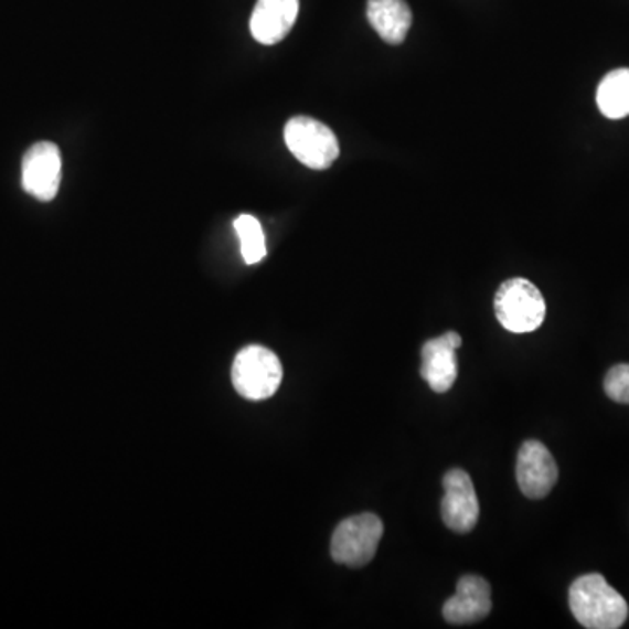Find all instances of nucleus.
Listing matches in <instances>:
<instances>
[{
	"instance_id": "0eeeda50",
	"label": "nucleus",
	"mask_w": 629,
	"mask_h": 629,
	"mask_svg": "<svg viewBox=\"0 0 629 629\" xmlns=\"http://www.w3.org/2000/svg\"><path fill=\"white\" fill-rule=\"evenodd\" d=\"M443 487L445 497L440 503V514L446 526L457 533L475 530L479 520V500L470 476L466 470H449L443 479Z\"/></svg>"
},
{
	"instance_id": "4468645a",
	"label": "nucleus",
	"mask_w": 629,
	"mask_h": 629,
	"mask_svg": "<svg viewBox=\"0 0 629 629\" xmlns=\"http://www.w3.org/2000/svg\"><path fill=\"white\" fill-rule=\"evenodd\" d=\"M235 230L242 244V256L247 265H257L266 256V238L259 221L254 215H239Z\"/></svg>"
},
{
	"instance_id": "f03ea898",
	"label": "nucleus",
	"mask_w": 629,
	"mask_h": 629,
	"mask_svg": "<svg viewBox=\"0 0 629 629\" xmlns=\"http://www.w3.org/2000/svg\"><path fill=\"white\" fill-rule=\"evenodd\" d=\"M545 299L541 290L526 278L503 281L495 294V314L509 332L526 334L537 331L545 320Z\"/></svg>"
},
{
	"instance_id": "9b49d317",
	"label": "nucleus",
	"mask_w": 629,
	"mask_h": 629,
	"mask_svg": "<svg viewBox=\"0 0 629 629\" xmlns=\"http://www.w3.org/2000/svg\"><path fill=\"white\" fill-rule=\"evenodd\" d=\"M299 0H257L250 32L260 44L271 46L286 39L298 20Z\"/></svg>"
},
{
	"instance_id": "1a4fd4ad",
	"label": "nucleus",
	"mask_w": 629,
	"mask_h": 629,
	"mask_svg": "<svg viewBox=\"0 0 629 629\" xmlns=\"http://www.w3.org/2000/svg\"><path fill=\"white\" fill-rule=\"evenodd\" d=\"M460 347L461 335L455 331H448L424 344L419 373L436 394H446L457 382V350Z\"/></svg>"
},
{
	"instance_id": "39448f33",
	"label": "nucleus",
	"mask_w": 629,
	"mask_h": 629,
	"mask_svg": "<svg viewBox=\"0 0 629 629\" xmlns=\"http://www.w3.org/2000/svg\"><path fill=\"white\" fill-rule=\"evenodd\" d=\"M383 537V521L371 514H356L341 521L332 533L331 556L347 566H364L374 558Z\"/></svg>"
},
{
	"instance_id": "423d86ee",
	"label": "nucleus",
	"mask_w": 629,
	"mask_h": 629,
	"mask_svg": "<svg viewBox=\"0 0 629 629\" xmlns=\"http://www.w3.org/2000/svg\"><path fill=\"white\" fill-rule=\"evenodd\" d=\"M62 182V154L51 142L30 147L21 161V185L30 196L51 202L58 194Z\"/></svg>"
},
{
	"instance_id": "f8f14e48",
	"label": "nucleus",
	"mask_w": 629,
	"mask_h": 629,
	"mask_svg": "<svg viewBox=\"0 0 629 629\" xmlns=\"http://www.w3.org/2000/svg\"><path fill=\"white\" fill-rule=\"evenodd\" d=\"M367 20L383 41L398 46L412 29L413 13L404 0H367Z\"/></svg>"
},
{
	"instance_id": "2eb2a0df",
	"label": "nucleus",
	"mask_w": 629,
	"mask_h": 629,
	"mask_svg": "<svg viewBox=\"0 0 629 629\" xmlns=\"http://www.w3.org/2000/svg\"><path fill=\"white\" fill-rule=\"evenodd\" d=\"M604 388L616 403L629 404V364L614 365L605 376Z\"/></svg>"
},
{
	"instance_id": "ddd939ff",
	"label": "nucleus",
	"mask_w": 629,
	"mask_h": 629,
	"mask_svg": "<svg viewBox=\"0 0 629 629\" xmlns=\"http://www.w3.org/2000/svg\"><path fill=\"white\" fill-rule=\"evenodd\" d=\"M598 109L608 119L629 116V68L608 72L596 92Z\"/></svg>"
},
{
	"instance_id": "20e7f679",
	"label": "nucleus",
	"mask_w": 629,
	"mask_h": 629,
	"mask_svg": "<svg viewBox=\"0 0 629 629\" xmlns=\"http://www.w3.org/2000/svg\"><path fill=\"white\" fill-rule=\"evenodd\" d=\"M284 139L294 158L311 170H326L340 156V143L334 131L310 116L289 119Z\"/></svg>"
},
{
	"instance_id": "f257e3e1",
	"label": "nucleus",
	"mask_w": 629,
	"mask_h": 629,
	"mask_svg": "<svg viewBox=\"0 0 629 629\" xmlns=\"http://www.w3.org/2000/svg\"><path fill=\"white\" fill-rule=\"evenodd\" d=\"M568 601L577 622L587 629H617L628 619L625 598L600 574H587L575 579Z\"/></svg>"
},
{
	"instance_id": "6e6552de",
	"label": "nucleus",
	"mask_w": 629,
	"mask_h": 629,
	"mask_svg": "<svg viewBox=\"0 0 629 629\" xmlns=\"http://www.w3.org/2000/svg\"><path fill=\"white\" fill-rule=\"evenodd\" d=\"M516 479L524 497L544 499L558 481V466L541 440L523 443L516 461Z\"/></svg>"
},
{
	"instance_id": "9d476101",
	"label": "nucleus",
	"mask_w": 629,
	"mask_h": 629,
	"mask_svg": "<svg viewBox=\"0 0 629 629\" xmlns=\"http://www.w3.org/2000/svg\"><path fill=\"white\" fill-rule=\"evenodd\" d=\"M491 612V587L479 575H463L445 607L443 616L451 625L482 621Z\"/></svg>"
},
{
	"instance_id": "7ed1b4c3",
	"label": "nucleus",
	"mask_w": 629,
	"mask_h": 629,
	"mask_svg": "<svg viewBox=\"0 0 629 629\" xmlns=\"http://www.w3.org/2000/svg\"><path fill=\"white\" fill-rule=\"evenodd\" d=\"M231 377L239 395L250 401H263L278 391L284 370L280 359L271 350L250 344L235 356Z\"/></svg>"
}]
</instances>
